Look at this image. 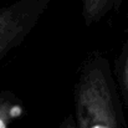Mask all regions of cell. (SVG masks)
Here are the masks:
<instances>
[{
    "mask_svg": "<svg viewBox=\"0 0 128 128\" xmlns=\"http://www.w3.org/2000/svg\"><path fill=\"white\" fill-rule=\"evenodd\" d=\"M76 128H123L122 111L108 60L100 52L85 58L74 92Z\"/></svg>",
    "mask_w": 128,
    "mask_h": 128,
    "instance_id": "1",
    "label": "cell"
},
{
    "mask_svg": "<svg viewBox=\"0 0 128 128\" xmlns=\"http://www.w3.org/2000/svg\"><path fill=\"white\" fill-rule=\"evenodd\" d=\"M54 0H16L0 9V62L34 30Z\"/></svg>",
    "mask_w": 128,
    "mask_h": 128,
    "instance_id": "2",
    "label": "cell"
},
{
    "mask_svg": "<svg viewBox=\"0 0 128 128\" xmlns=\"http://www.w3.org/2000/svg\"><path fill=\"white\" fill-rule=\"evenodd\" d=\"M122 0H81V15L87 26H92L117 10Z\"/></svg>",
    "mask_w": 128,
    "mask_h": 128,
    "instance_id": "3",
    "label": "cell"
},
{
    "mask_svg": "<svg viewBox=\"0 0 128 128\" xmlns=\"http://www.w3.org/2000/svg\"><path fill=\"white\" fill-rule=\"evenodd\" d=\"M24 113V106L11 92H0V128H10Z\"/></svg>",
    "mask_w": 128,
    "mask_h": 128,
    "instance_id": "4",
    "label": "cell"
},
{
    "mask_svg": "<svg viewBox=\"0 0 128 128\" xmlns=\"http://www.w3.org/2000/svg\"><path fill=\"white\" fill-rule=\"evenodd\" d=\"M120 81H121V86H122L123 91L128 93V45H127V48H126V54H124L123 60H122Z\"/></svg>",
    "mask_w": 128,
    "mask_h": 128,
    "instance_id": "5",
    "label": "cell"
},
{
    "mask_svg": "<svg viewBox=\"0 0 128 128\" xmlns=\"http://www.w3.org/2000/svg\"><path fill=\"white\" fill-rule=\"evenodd\" d=\"M58 128H76V123H75L74 117L68 114V116L62 121V123L60 124V127Z\"/></svg>",
    "mask_w": 128,
    "mask_h": 128,
    "instance_id": "6",
    "label": "cell"
}]
</instances>
